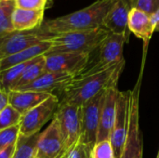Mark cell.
I'll return each mask as SVG.
<instances>
[{
	"label": "cell",
	"mask_w": 159,
	"mask_h": 158,
	"mask_svg": "<svg viewBox=\"0 0 159 158\" xmlns=\"http://www.w3.org/2000/svg\"><path fill=\"white\" fill-rule=\"evenodd\" d=\"M124 65L125 61L92 74L75 76L59 93L60 102L82 106L102 90L117 85Z\"/></svg>",
	"instance_id": "obj_1"
},
{
	"label": "cell",
	"mask_w": 159,
	"mask_h": 158,
	"mask_svg": "<svg viewBox=\"0 0 159 158\" xmlns=\"http://www.w3.org/2000/svg\"><path fill=\"white\" fill-rule=\"evenodd\" d=\"M114 1L115 0H98L80 10L48 20L43 22L40 30L47 34L53 35L101 28Z\"/></svg>",
	"instance_id": "obj_2"
},
{
	"label": "cell",
	"mask_w": 159,
	"mask_h": 158,
	"mask_svg": "<svg viewBox=\"0 0 159 158\" xmlns=\"http://www.w3.org/2000/svg\"><path fill=\"white\" fill-rule=\"evenodd\" d=\"M109 32L103 27L60 34L48 35L46 40L49 42L50 47L46 54L51 53H92L101 43L107 37Z\"/></svg>",
	"instance_id": "obj_3"
},
{
	"label": "cell",
	"mask_w": 159,
	"mask_h": 158,
	"mask_svg": "<svg viewBox=\"0 0 159 158\" xmlns=\"http://www.w3.org/2000/svg\"><path fill=\"white\" fill-rule=\"evenodd\" d=\"M127 42H129V40L125 35L109 33L101 45L89 54L87 66L77 75L92 74L125 61L123 49Z\"/></svg>",
	"instance_id": "obj_4"
},
{
	"label": "cell",
	"mask_w": 159,
	"mask_h": 158,
	"mask_svg": "<svg viewBox=\"0 0 159 158\" xmlns=\"http://www.w3.org/2000/svg\"><path fill=\"white\" fill-rule=\"evenodd\" d=\"M54 117L59 123L64 148L67 152L80 140L82 108L78 105L60 102Z\"/></svg>",
	"instance_id": "obj_5"
},
{
	"label": "cell",
	"mask_w": 159,
	"mask_h": 158,
	"mask_svg": "<svg viewBox=\"0 0 159 158\" xmlns=\"http://www.w3.org/2000/svg\"><path fill=\"white\" fill-rule=\"evenodd\" d=\"M130 93L131 90L119 91L116 101V115L115 124L110 135L115 158H120L129 130V115H130Z\"/></svg>",
	"instance_id": "obj_6"
},
{
	"label": "cell",
	"mask_w": 159,
	"mask_h": 158,
	"mask_svg": "<svg viewBox=\"0 0 159 158\" xmlns=\"http://www.w3.org/2000/svg\"><path fill=\"white\" fill-rule=\"evenodd\" d=\"M140 76L130 93V115L128 135L120 158H143V141L139 125V97L141 88Z\"/></svg>",
	"instance_id": "obj_7"
},
{
	"label": "cell",
	"mask_w": 159,
	"mask_h": 158,
	"mask_svg": "<svg viewBox=\"0 0 159 158\" xmlns=\"http://www.w3.org/2000/svg\"><path fill=\"white\" fill-rule=\"evenodd\" d=\"M59 103L58 96L53 94L42 103L24 114L20 123V135L29 137L40 132L45 124L53 119Z\"/></svg>",
	"instance_id": "obj_8"
},
{
	"label": "cell",
	"mask_w": 159,
	"mask_h": 158,
	"mask_svg": "<svg viewBox=\"0 0 159 158\" xmlns=\"http://www.w3.org/2000/svg\"><path fill=\"white\" fill-rule=\"evenodd\" d=\"M106 90H102L82 106V118H81V135L79 142L93 147L97 141L98 129L100 124V117L102 108L105 99Z\"/></svg>",
	"instance_id": "obj_9"
},
{
	"label": "cell",
	"mask_w": 159,
	"mask_h": 158,
	"mask_svg": "<svg viewBox=\"0 0 159 158\" xmlns=\"http://www.w3.org/2000/svg\"><path fill=\"white\" fill-rule=\"evenodd\" d=\"M48 35L43 33L40 28L34 31L14 32L7 34L0 39V61L45 41Z\"/></svg>",
	"instance_id": "obj_10"
},
{
	"label": "cell",
	"mask_w": 159,
	"mask_h": 158,
	"mask_svg": "<svg viewBox=\"0 0 159 158\" xmlns=\"http://www.w3.org/2000/svg\"><path fill=\"white\" fill-rule=\"evenodd\" d=\"M88 53H51L45 54L46 72L70 74L74 76L81 73L88 64Z\"/></svg>",
	"instance_id": "obj_11"
},
{
	"label": "cell",
	"mask_w": 159,
	"mask_h": 158,
	"mask_svg": "<svg viewBox=\"0 0 159 158\" xmlns=\"http://www.w3.org/2000/svg\"><path fill=\"white\" fill-rule=\"evenodd\" d=\"M66 152L59 123L55 117L48 128L40 132L35 158H56Z\"/></svg>",
	"instance_id": "obj_12"
},
{
	"label": "cell",
	"mask_w": 159,
	"mask_h": 158,
	"mask_svg": "<svg viewBox=\"0 0 159 158\" xmlns=\"http://www.w3.org/2000/svg\"><path fill=\"white\" fill-rule=\"evenodd\" d=\"M132 7V0H115L103 20L102 27L109 33L125 35L129 40L130 32L128 22Z\"/></svg>",
	"instance_id": "obj_13"
},
{
	"label": "cell",
	"mask_w": 159,
	"mask_h": 158,
	"mask_svg": "<svg viewBox=\"0 0 159 158\" xmlns=\"http://www.w3.org/2000/svg\"><path fill=\"white\" fill-rule=\"evenodd\" d=\"M74 77L75 76L70 74L46 72L32 83L20 87L13 90L45 92L58 96L61 89L66 87L73 80Z\"/></svg>",
	"instance_id": "obj_14"
},
{
	"label": "cell",
	"mask_w": 159,
	"mask_h": 158,
	"mask_svg": "<svg viewBox=\"0 0 159 158\" xmlns=\"http://www.w3.org/2000/svg\"><path fill=\"white\" fill-rule=\"evenodd\" d=\"M118 92L119 90L117 89V85H114L108 88L106 90L105 99L100 117L96 142L110 139L116 115V101Z\"/></svg>",
	"instance_id": "obj_15"
},
{
	"label": "cell",
	"mask_w": 159,
	"mask_h": 158,
	"mask_svg": "<svg viewBox=\"0 0 159 158\" xmlns=\"http://www.w3.org/2000/svg\"><path fill=\"white\" fill-rule=\"evenodd\" d=\"M53 94L35 91L10 90L8 92V104L19 111L22 115L36 107Z\"/></svg>",
	"instance_id": "obj_16"
},
{
	"label": "cell",
	"mask_w": 159,
	"mask_h": 158,
	"mask_svg": "<svg viewBox=\"0 0 159 158\" xmlns=\"http://www.w3.org/2000/svg\"><path fill=\"white\" fill-rule=\"evenodd\" d=\"M128 27L130 33L144 42L145 46L148 45L155 33L151 16L136 7H132L129 12Z\"/></svg>",
	"instance_id": "obj_17"
},
{
	"label": "cell",
	"mask_w": 159,
	"mask_h": 158,
	"mask_svg": "<svg viewBox=\"0 0 159 158\" xmlns=\"http://www.w3.org/2000/svg\"><path fill=\"white\" fill-rule=\"evenodd\" d=\"M45 10L23 9L15 7L12 14V24L15 32L34 31L41 27L44 22Z\"/></svg>",
	"instance_id": "obj_18"
},
{
	"label": "cell",
	"mask_w": 159,
	"mask_h": 158,
	"mask_svg": "<svg viewBox=\"0 0 159 158\" xmlns=\"http://www.w3.org/2000/svg\"><path fill=\"white\" fill-rule=\"evenodd\" d=\"M50 47L49 42L47 40L34 45L31 47H28L20 52H18L16 54H13L11 56H8L3 60L0 61V71L6 70L11 66L23 63L26 61H29L38 56L45 55Z\"/></svg>",
	"instance_id": "obj_19"
},
{
	"label": "cell",
	"mask_w": 159,
	"mask_h": 158,
	"mask_svg": "<svg viewBox=\"0 0 159 158\" xmlns=\"http://www.w3.org/2000/svg\"><path fill=\"white\" fill-rule=\"evenodd\" d=\"M45 73H46L45 55H41V56H38V57L33 59L30 61V63L25 68L21 77L18 81L16 87L13 89L32 83L33 81H34L36 78H38L40 75H42Z\"/></svg>",
	"instance_id": "obj_20"
},
{
	"label": "cell",
	"mask_w": 159,
	"mask_h": 158,
	"mask_svg": "<svg viewBox=\"0 0 159 158\" xmlns=\"http://www.w3.org/2000/svg\"><path fill=\"white\" fill-rule=\"evenodd\" d=\"M31 61L0 71V89L6 92H9L10 90H12L16 87L18 81L21 77L25 68Z\"/></svg>",
	"instance_id": "obj_21"
},
{
	"label": "cell",
	"mask_w": 159,
	"mask_h": 158,
	"mask_svg": "<svg viewBox=\"0 0 159 158\" xmlns=\"http://www.w3.org/2000/svg\"><path fill=\"white\" fill-rule=\"evenodd\" d=\"M40 132L29 137L19 136L12 158H35Z\"/></svg>",
	"instance_id": "obj_22"
},
{
	"label": "cell",
	"mask_w": 159,
	"mask_h": 158,
	"mask_svg": "<svg viewBox=\"0 0 159 158\" xmlns=\"http://www.w3.org/2000/svg\"><path fill=\"white\" fill-rule=\"evenodd\" d=\"M15 7L14 0L0 2V39L15 32L12 24V14Z\"/></svg>",
	"instance_id": "obj_23"
},
{
	"label": "cell",
	"mask_w": 159,
	"mask_h": 158,
	"mask_svg": "<svg viewBox=\"0 0 159 158\" xmlns=\"http://www.w3.org/2000/svg\"><path fill=\"white\" fill-rule=\"evenodd\" d=\"M21 117L22 115L8 104L0 112V130L20 125Z\"/></svg>",
	"instance_id": "obj_24"
},
{
	"label": "cell",
	"mask_w": 159,
	"mask_h": 158,
	"mask_svg": "<svg viewBox=\"0 0 159 158\" xmlns=\"http://www.w3.org/2000/svg\"><path fill=\"white\" fill-rule=\"evenodd\" d=\"M91 158H115L114 150L109 140L96 142L90 152Z\"/></svg>",
	"instance_id": "obj_25"
},
{
	"label": "cell",
	"mask_w": 159,
	"mask_h": 158,
	"mask_svg": "<svg viewBox=\"0 0 159 158\" xmlns=\"http://www.w3.org/2000/svg\"><path fill=\"white\" fill-rule=\"evenodd\" d=\"M20 136V125L0 130V150L16 144Z\"/></svg>",
	"instance_id": "obj_26"
},
{
	"label": "cell",
	"mask_w": 159,
	"mask_h": 158,
	"mask_svg": "<svg viewBox=\"0 0 159 158\" xmlns=\"http://www.w3.org/2000/svg\"><path fill=\"white\" fill-rule=\"evenodd\" d=\"M15 7L23 9H37L45 10L49 7L50 0H14Z\"/></svg>",
	"instance_id": "obj_27"
},
{
	"label": "cell",
	"mask_w": 159,
	"mask_h": 158,
	"mask_svg": "<svg viewBox=\"0 0 159 158\" xmlns=\"http://www.w3.org/2000/svg\"><path fill=\"white\" fill-rule=\"evenodd\" d=\"M91 147L78 142L66 152V158H91Z\"/></svg>",
	"instance_id": "obj_28"
},
{
	"label": "cell",
	"mask_w": 159,
	"mask_h": 158,
	"mask_svg": "<svg viewBox=\"0 0 159 158\" xmlns=\"http://www.w3.org/2000/svg\"><path fill=\"white\" fill-rule=\"evenodd\" d=\"M132 7L151 15L159 9V0H132Z\"/></svg>",
	"instance_id": "obj_29"
},
{
	"label": "cell",
	"mask_w": 159,
	"mask_h": 158,
	"mask_svg": "<svg viewBox=\"0 0 159 158\" xmlns=\"http://www.w3.org/2000/svg\"><path fill=\"white\" fill-rule=\"evenodd\" d=\"M15 145L16 144L9 145L0 150V158H12L14 150H15Z\"/></svg>",
	"instance_id": "obj_30"
},
{
	"label": "cell",
	"mask_w": 159,
	"mask_h": 158,
	"mask_svg": "<svg viewBox=\"0 0 159 158\" xmlns=\"http://www.w3.org/2000/svg\"><path fill=\"white\" fill-rule=\"evenodd\" d=\"M8 105V92L0 89V112Z\"/></svg>",
	"instance_id": "obj_31"
},
{
	"label": "cell",
	"mask_w": 159,
	"mask_h": 158,
	"mask_svg": "<svg viewBox=\"0 0 159 158\" xmlns=\"http://www.w3.org/2000/svg\"><path fill=\"white\" fill-rule=\"evenodd\" d=\"M150 16H151V21L155 32H159V9H157L153 14H151Z\"/></svg>",
	"instance_id": "obj_32"
},
{
	"label": "cell",
	"mask_w": 159,
	"mask_h": 158,
	"mask_svg": "<svg viewBox=\"0 0 159 158\" xmlns=\"http://www.w3.org/2000/svg\"><path fill=\"white\" fill-rule=\"evenodd\" d=\"M157 158H159V152H158V155H157Z\"/></svg>",
	"instance_id": "obj_33"
},
{
	"label": "cell",
	"mask_w": 159,
	"mask_h": 158,
	"mask_svg": "<svg viewBox=\"0 0 159 158\" xmlns=\"http://www.w3.org/2000/svg\"><path fill=\"white\" fill-rule=\"evenodd\" d=\"M1 1H2V0H0V2H1Z\"/></svg>",
	"instance_id": "obj_34"
}]
</instances>
